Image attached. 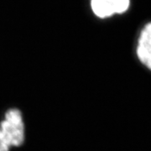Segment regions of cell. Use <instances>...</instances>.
<instances>
[{"instance_id": "cell-1", "label": "cell", "mask_w": 151, "mask_h": 151, "mask_svg": "<svg viewBox=\"0 0 151 151\" xmlns=\"http://www.w3.org/2000/svg\"><path fill=\"white\" fill-rule=\"evenodd\" d=\"M0 129L10 150L20 147L25 141V124L21 111L16 108L8 109L0 121Z\"/></svg>"}, {"instance_id": "cell-2", "label": "cell", "mask_w": 151, "mask_h": 151, "mask_svg": "<svg viewBox=\"0 0 151 151\" xmlns=\"http://www.w3.org/2000/svg\"><path fill=\"white\" fill-rule=\"evenodd\" d=\"M135 54L141 64L151 70V22L147 23L139 34Z\"/></svg>"}, {"instance_id": "cell-3", "label": "cell", "mask_w": 151, "mask_h": 151, "mask_svg": "<svg viewBox=\"0 0 151 151\" xmlns=\"http://www.w3.org/2000/svg\"><path fill=\"white\" fill-rule=\"evenodd\" d=\"M89 5L93 15L100 19H107L115 15L113 0H90Z\"/></svg>"}, {"instance_id": "cell-4", "label": "cell", "mask_w": 151, "mask_h": 151, "mask_svg": "<svg viewBox=\"0 0 151 151\" xmlns=\"http://www.w3.org/2000/svg\"><path fill=\"white\" fill-rule=\"evenodd\" d=\"M115 15L123 14L129 10L131 0H113Z\"/></svg>"}, {"instance_id": "cell-5", "label": "cell", "mask_w": 151, "mask_h": 151, "mask_svg": "<svg viewBox=\"0 0 151 151\" xmlns=\"http://www.w3.org/2000/svg\"><path fill=\"white\" fill-rule=\"evenodd\" d=\"M0 151H10V148L7 145L1 129H0Z\"/></svg>"}]
</instances>
